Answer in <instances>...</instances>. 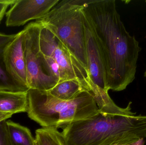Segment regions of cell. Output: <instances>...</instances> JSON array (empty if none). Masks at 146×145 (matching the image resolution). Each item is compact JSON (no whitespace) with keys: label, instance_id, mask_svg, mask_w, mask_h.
Returning a JSON list of instances; mask_svg holds the SVG:
<instances>
[{"label":"cell","instance_id":"6da1fadb","mask_svg":"<svg viewBox=\"0 0 146 145\" xmlns=\"http://www.w3.org/2000/svg\"><path fill=\"white\" fill-rule=\"evenodd\" d=\"M82 10L101 52L107 89L124 90L135 78L139 42L126 30L115 0H83Z\"/></svg>","mask_w":146,"mask_h":145},{"label":"cell","instance_id":"7a4b0ae2","mask_svg":"<svg viewBox=\"0 0 146 145\" xmlns=\"http://www.w3.org/2000/svg\"><path fill=\"white\" fill-rule=\"evenodd\" d=\"M66 145H105L146 137V116L99 112L67 125L61 132Z\"/></svg>","mask_w":146,"mask_h":145},{"label":"cell","instance_id":"3957f363","mask_svg":"<svg viewBox=\"0 0 146 145\" xmlns=\"http://www.w3.org/2000/svg\"><path fill=\"white\" fill-rule=\"evenodd\" d=\"M27 94L28 117L43 128H63L99 112L93 97L87 91L68 101L54 97L48 91L30 89Z\"/></svg>","mask_w":146,"mask_h":145},{"label":"cell","instance_id":"277c9868","mask_svg":"<svg viewBox=\"0 0 146 145\" xmlns=\"http://www.w3.org/2000/svg\"><path fill=\"white\" fill-rule=\"evenodd\" d=\"M83 3V0H60L36 22L53 33L88 72L82 12Z\"/></svg>","mask_w":146,"mask_h":145},{"label":"cell","instance_id":"5b68a950","mask_svg":"<svg viewBox=\"0 0 146 145\" xmlns=\"http://www.w3.org/2000/svg\"><path fill=\"white\" fill-rule=\"evenodd\" d=\"M39 46L41 53L52 58L59 66L60 82L68 80H76L91 94L95 92L97 87L92 83L88 72L73 57L63 43L49 30L42 25Z\"/></svg>","mask_w":146,"mask_h":145},{"label":"cell","instance_id":"8992f818","mask_svg":"<svg viewBox=\"0 0 146 145\" xmlns=\"http://www.w3.org/2000/svg\"><path fill=\"white\" fill-rule=\"evenodd\" d=\"M41 25L37 22L28 24L24 30L23 46L29 89L48 91L58 82L45 70L39 46Z\"/></svg>","mask_w":146,"mask_h":145},{"label":"cell","instance_id":"52a82bcc","mask_svg":"<svg viewBox=\"0 0 146 145\" xmlns=\"http://www.w3.org/2000/svg\"><path fill=\"white\" fill-rule=\"evenodd\" d=\"M60 0H16L6 12V26L24 25L28 21L37 20L48 14Z\"/></svg>","mask_w":146,"mask_h":145},{"label":"cell","instance_id":"ba28073f","mask_svg":"<svg viewBox=\"0 0 146 145\" xmlns=\"http://www.w3.org/2000/svg\"><path fill=\"white\" fill-rule=\"evenodd\" d=\"M23 30L16 34L15 38L4 49L2 58L3 67L9 76L20 85L29 89L23 50Z\"/></svg>","mask_w":146,"mask_h":145},{"label":"cell","instance_id":"9c48e42d","mask_svg":"<svg viewBox=\"0 0 146 145\" xmlns=\"http://www.w3.org/2000/svg\"><path fill=\"white\" fill-rule=\"evenodd\" d=\"M82 14L85 30L88 70L89 77L94 86L109 91L106 88V73L100 50L90 25L82 12Z\"/></svg>","mask_w":146,"mask_h":145},{"label":"cell","instance_id":"30bf717a","mask_svg":"<svg viewBox=\"0 0 146 145\" xmlns=\"http://www.w3.org/2000/svg\"><path fill=\"white\" fill-rule=\"evenodd\" d=\"M27 92L0 91V112L13 114L27 112Z\"/></svg>","mask_w":146,"mask_h":145},{"label":"cell","instance_id":"8fae6325","mask_svg":"<svg viewBox=\"0 0 146 145\" xmlns=\"http://www.w3.org/2000/svg\"><path fill=\"white\" fill-rule=\"evenodd\" d=\"M84 91L86 90L79 81L71 80L59 83L48 91L54 97L68 101L74 99Z\"/></svg>","mask_w":146,"mask_h":145},{"label":"cell","instance_id":"7c38bea8","mask_svg":"<svg viewBox=\"0 0 146 145\" xmlns=\"http://www.w3.org/2000/svg\"><path fill=\"white\" fill-rule=\"evenodd\" d=\"M7 128L13 145H33V138L29 129L11 121H7Z\"/></svg>","mask_w":146,"mask_h":145},{"label":"cell","instance_id":"4fadbf2b","mask_svg":"<svg viewBox=\"0 0 146 145\" xmlns=\"http://www.w3.org/2000/svg\"><path fill=\"white\" fill-rule=\"evenodd\" d=\"M33 145H66L61 132L55 128H42L36 130Z\"/></svg>","mask_w":146,"mask_h":145},{"label":"cell","instance_id":"5bb4252c","mask_svg":"<svg viewBox=\"0 0 146 145\" xmlns=\"http://www.w3.org/2000/svg\"><path fill=\"white\" fill-rule=\"evenodd\" d=\"M29 89L14 81L0 64V91L26 92Z\"/></svg>","mask_w":146,"mask_h":145},{"label":"cell","instance_id":"9a60e30c","mask_svg":"<svg viewBox=\"0 0 146 145\" xmlns=\"http://www.w3.org/2000/svg\"><path fill=\"white\" fill-rule=\"evenodd\" d=\"M0 145H13L8 133L7 120L0 122Z\"/></svg>","mask_w":146,"mask_h":145},{"label":"cell","instance_id":"2e32d148","mask_svg":"<svg viewBox=\"0 0 146 145\" xmlns=\"http://www.w3.org/2000/svg\"><path fill=\"white\" fill-rule=\"evenodd\" d=\"M16 35V34L8 35L0 32V57H2L4 49L15 38Z\"/></svg>","mask_w":146,"mask_h":145},{"label":"cell","instance_id":"e0dca14e","mask_svg":"<svg viewBox=\"0 0 146 145\" xmlns=\"http://www.w3.org/2000/svg\"><path fill=\"white\" fill-rule=\"evenodd\" d=\"M16 0H0V22L6 13L9 7L13 4Z\"/></svg>","mask_w":146,"mask_h":145},{"label":"cell","instance_id":"ac0fdd59","mask_svg":"<svg viewBox=\"0 0 146 145\" xmlns=\"http://www.w3.org/2000/svg\"><path fill=\"white\" fill-rule=\"evenodd\" d=\"M144 139L137 140H127L115 142L105 145H139Z\"/></svg>","mask_w":146,"mask_h":145},{"label":"cell","instance_id":"d6986e66","mask_svg":"<svg viewBox=\"0 0 146 145\" xmlns=\"http://www.w3.org/2000/svg\"><path fill=\"white\" fill-rule=\"evenodd\" d=\"M13 114L10 113L0 112V122L3 121L7 120L12 117Z\"/></svg>","mask_w":146,"mask_h":145},{"label":"cell","instance_id":"ffe728a7","mask_svg":"<svg viewBox=\"0 0 146 145\" xmlns=\"http://www.w3.org/2000/svg\"><path fill=\"white\" fill-rule=\"evenodd\" d=\"M145 140H143V141L141 142V143L139 145H145Z\"/></svg>","mask_w":146,"mask_h":145},{"label":"cell","instance_id":"44dd1931","mask_svg":"<svg viewBox=\"0 0 146 145\" xmlns=\"http://www.w3.org/2000/svg\"><path fill=\"white\" fill-rule=\"evenodd\" d=\"M145 76L146 77V71L145 72Z\"/></svg>","mask_w":146,"mask_h":145}]
</instances>
